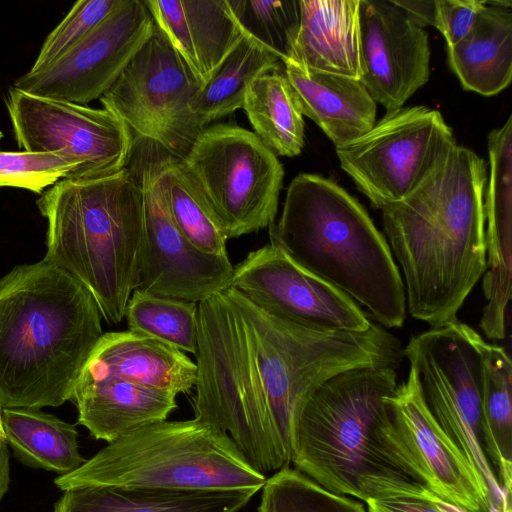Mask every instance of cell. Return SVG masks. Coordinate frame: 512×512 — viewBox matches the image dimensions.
<instances>
[{
    "label": "cell",
    "mask_w": 512,
    "mask_h": 512,
    "mask_svg": "<svg viewBox=\"0 0 512 512\" xmlns=\"http://www.w3.org/2000/svg\"><path fill=\"white\" fill-rule=\"evenodd\" d=\"M195 357V418L226 433L265 475L291 463L294 418L321 384L352 368L397 369L404 354L379 324L364 332L312 330L229 287L198 303Z\"/></svg>",
    "instance_id": "obj_1"
},
{
    "label": "cell",
    "mask_w": 512,
    "mask_h": 512,
    "mask_svg": "<svg viewBox=\"0 0 512 512\" xmlns=\"http://www.w3.org/2000/svg\"><path fill=\"white\" fill-rule=\"evenodd\" d=\"M486 179L484 160L456 144L410 194L381 210L407 309L431 328L457 319L485 272Z\"/></svg>",
    "instance_id": "obj_2"
},
{
    "label": "cell",
    "mask_w": 512,
    "mask_h": 512,
    "mask_svg": "<svg viewBox=\"0 0 512 512\" xmlns=\"http://www.w3.org/2000/svg\"><path fill=\"white\" fill-rule=\"evenodd\" d=\"M91 293L42 259L0 278V406L40 409L70 401L102 336Z\"/></svg>",
    "instance_id": "obj_3"
},
{
    "label": "cell",
    "mask_w": 512,
    "mask_h": 512,
    "mask_svg": "<svg viewBox=\"0 0 512 512\" xmlns=\"http://www.w3.org/2000/svg\"><path fill=\"white\" fill-rule=\"evenodd\" d=\"M397 386L391 366L352 368L321 384L293 421L297 470L329 491L363 501L384 484L425 485L386 402Z\"/></svg>",
    "instance_id": "obj_4"
},
{
    "label": "cell",
    "mask_w": 512,
    "mask_h": 512,
    "mask_svg": "<svg viewBox=\"0 0 512 512\" xmlns=\"http://www.w3.org/2000/svg\"><path fill=\"white\" fill-rule=\"evenodd\" d=\"M270 244L365 306L382 327L407 316L405 286L384 235L364 207L333 181L301 173L290 183Z\"/></svg>",
    "instance_id": "obj_5"
},
{
    "label": "cell",
    "mask_w": 512,
    "mask_h": 512,
    "mask_svg": "<svg viewBox=\"0 0 512 512\" xmlns=\"http://www.w3.org/2000/svg\"><path fill=\"white\" fill-rule=\"evenodd\" d=\"M37 206L48 223L43 259L79 281L108 324H119L137 287L143 244L136 174L126 167L100 178H63Z\"/></svg>",
    "instance_id": "obj_6"
},
{
    "label": "cell",
    "mask_w": 512,
    "mask_h": 512,
    "mask_svg": "<svg viewBox=\"0 0 512 512\" xmlns=\"http://www.w3.org/2000/svg\"><path fill=\"white\" fill-rule=\"evenodd\" d=\"M266 479L226 433L194 418L164 420L129 431L54 483L62 491L123 486L257 493Z\"/></svg>",
    "instance_id": "obj_7"
},
{
    "label": "cell",
    "mask_w": 512,
    "mask_h": 512,
    "mask_svg": "<svg viewBox=\"0 0 512 512\" xmlns=\"http://www.w3.org/2000/svg\"><path fill=\"white\" fill-rule=\"evenodd\" d=\"M479 337L455 319L412 336L403 354L418 375L427 408L486 493L490 512H503L511 506V496L501 488L482 442Z\"/></svg>",
    "instance_id": "obj_8"
},
{
    "label": "cell",
    "mask_w": 512,
    "mask_h": 512,
    "mask_svg": "<svg viewBox=\"0 0 512 512\" xmlns=\"http://www.w3.org/2000/svg\"><path fill=\"white\" fill-rule=\"evenodd\" d=\"M180 162L227 239L275 222L284 169L254 132L208 126Z\"/></svg>",
    "instance_id": "obj_9"
},
{
    "label": "cell",
    "mask_w": 512,
    "mask_h": 512,
    "mask_svg": "<svg viewBox=\"0 0 512 512\" xmlns=\"http://www.w3.org/2000/svg\"><path fill=\"white\" fill-rule=\"evenodd\" d=\"M202 82L154 23L151 35L99 98L129 129L134 148L182 159L200 131L190 102Z\"/></svg>",
    "instance_id": "obj_10"
},
{
    "label": "cell",
    "mask_w": 512,
    "mask_h": 512,
    "mask_svg": "<svg viewBox=\"0 0 512 512\" xmlns=\"http://www.w3.org/2000/svg\"><path fill=\"white\" fill-rule=\"evenodd\" d=\"M456 145L437 110L425 106L387 112L353 141L336 147L342 169L382 210L410 194Z\"/></svg>",
    "instance_id": "obj_11"
},
{
    "label": "cell",
    "mask_w": 512,
    "mask_h": 512,
    "mask_svg": "<svg viewBox=\"0 0 512 512\" xmlns=\"http://www.w3.org/2000/svg\"><path fill=\"white\" fill-rule=\"evenodd\" d=\"M6 107L19 148L62 155L76 165L67 179H92L125 169L134 152L126 125L113 113L32 95L12 87Z\"/></svg>",
    "instance_id": "obj_12"
},
{
    "label": "cell",
    "mask_w": 512,
    "mask_h": 512,
    "mask_svg": "<svg viewBox=\"0 0 512 512\" xmlns=\"http://www.w3.org/2000/svg\"><path fill=\"white\" fill-rule=\"evenodd\" d=\"M146 152L137 176L144 230L135 290L200 303L230 287L234 266L228 256L199 251L182 234L167 205L157 156Z\"/></svg>",
    "instance_id": "obj_13"
},
{
    "label": "cell",
    "mask_w": 512,
    "mask_h": 512,
    "mask_svg": "<svg viewBox=\"0 0 512 512\" xmlns=\"http://www.w3.org/2000/svg\"><path fill=\"white\" fill-rule=\"evenodd\" d=\"M230 287L265 312L304 328L364 332L374 323L351 297L270 243L234 266Z\"/></svg>",
    "instance_id": "obj_14"
},
{
    "label": "cell",
    "mask_w": 512,
    "mask_h": 512,
    "mask_svg": "<svg viewBox=\"0 0 512 512\" xmlns=\"http://www.w3.org/2000/svg\"><path fill=\"white\" fill-rule=\"evenodd\" d=\"M153 28L144 1L121 0L71 50L42 70L28 71L14 87L32 95L86 105L111 87Z\"/></svg>",
    "instance_id": "obj_15"
},
{
    "label": "cell",
    "mask_w": 512,
    "mask_h": 512,
    "mask_svg": "<svg viewBox=\"0 0 512 512\" xmlns=\"http://www.w3.org/2000/svg\"><path fill=\"white\" fill-rule=\"evenodd\" d=\"M359 18V81L387 112L401 108L429 79L428 35L392 0H360Z\"/></svg>",
    "instance_id": "obj_16"
},
{
    "label": "cell",
    "mask_w": 512,
    "mask_h": 512,
    "mask_svg": "<svg viewBox=\"0 0 512 512\" xmlns=\"http://www.w3.org/2000/svg\"><path fill=\"white\" fill-rule=\"evenodd\" d=\"M386 402L426 487L466 512H490L486 493L471 466L427 408L413 368Z\"/></svg>",
    "instance_id": "obj_17"
},
{
    "label": "cell",
    "mask_w": 512,
    "mask_h": 512,
    "mask_svg": "<svg viewBox=\"0 0 512 512\" xmlns=\"http://www.w3.org/2000/svg\"><path fill=\"white\" fill-rule=\"evenodd\" d=\"M155 25L204 84L245 35L227 0H144Z\"/></svg>",
    "instance_id": "obj_18"
},
{
    "label": "cell",
    "mask_w": 512,
    "mask_h": 512,
    "mask_svg": "<svg viewBox=\"0 0 512 512\" xmlns=\"http://www.w3.org/2000/svg\"><path fill=\"white\" fill-rule=\"evenodd\" d=\"M197 373L196 363L185 352L127 330L103 333L80 375L117 378L177 396L195 388Z\"/></svg>",
    "instance_id": "obj_19"
},
{
    "label": "cell",
    "mask_w": 512,
    "mask_h": 512,
    "mask_svg": "<svg viewBox=\"0 0 512 512\" xmlns=\"http://www.w3.org/2000/svg\"><path fill=\"white\" fill-rule=\"evenodd\" d=\"M359 4L360 0H299V28L288 60L360 80L364 68Z\"/></svg>",
    "instance_id": "obj_20"
},
{
    "label": "cell",
    "mask_w": 512,
    "mask_h": 512,
    "mask_svg": "<svg viewBox=\"0 0 512 512\" xmlns=\"http://www.w3.org/2000/svg\"><path fill=\"white\" fill-rule=\"evenodd\" d=\"M70 401L78 423L108 443L146 424L167 420L176 395L112 377H78Z\"/></svg>",
    "instance_id": "obj_21"
},
{
    "label": "cell",
    "mask_w": 512,
    "mask_h": 512,
    "mask_svg": "<svg viewBox=\"0 0 512 512\" xmlns=\"http://www.w3.org/2000/svg\"><path fill=\"white\" fill-rule=\"evenodd\" d=\"M283 64L303 116L312 119L336 147L353 141L376 123V102L359 80L308 69L291 60Z\"/></svg>",
    "instance_id": "obj_22"
},
{
    "label": "cell",
    "mask_w": 512,
    "mask_h": 512,
    "mask_svg": "<svg viewBox=\"0 0 512 512\" xmlns=\"http://www.w3.org/2000/svg\"><path fill=\"white\" fill-rule=\"evenodd\" d=\"M252 490L82 486L64 490L54 512H238Z\"/></svg>",
    "instance_id": "obj_23"
},
{
    "label": "cell",
    "mask_w": 512,
    "mask_h": 512,
    "mask_svg": "<svg viewBox=\"0 0 512 512\" xmlns=\"http://www.w3.org/2000/svg\"><path fill=\"white\" fill-rule=\"evenodd\" d=\"M447 49L450 68L464 89L498 94L512 77L511 8L484 1L469 33Z\"/></svg>",
    "instance_id": "obj_24"
},
{
    "label": "cell",
    "mask_w": 512,
    "mask_h": 512,
    "mask_svg": "<svg viewBox=\"0 0 512 512\" xmlns=\"http://www.w3.org/2000/svg\"><path fill=\"white\" fill-rule=\"evenodd\" d=\"M482 364L481 433L487 458L498 470V482L511 496L512 489V362L501 346L480 335Z\"/></svg>",
    "instance_id": "obj_25"
},
{
    "label": "cell",
    "mask_w": 512,
    "mask_h": 512,
    "mask_svg": "<svg viewBox=\"0 0 512 512\" xmlns=\"http://www.w3.org/2000/svg\"><path fill=\"white\" fill-rule=\"evenodd\" d=\"M1 415L6 442L24 464L61 476L86 461L74 425L40 409L2 408Z\"/></svg>",
    "instance_id": "obj_26"
},
{
    "label": "cell",
    "mask_w": 512,
    "mask_h": 512,
    "mask_svg": "<svg viewBox=\"0 0 512 512\" xmlns=\"http://www.w3.org/2000/svg\"><path fill=\"white\" fill-rule=\"evenodd\" d=\"M280 63L275 54L245 32L190 102L197 129L201 132L213 121L241 109L250 84L262 74L279 71Z\"/></svg>",
    "instance_id": "obj_27"
},
{
    "label": "cell",
    "mask_w": 512,
    "mask_h": 512,
    "mask_svg": "<svg viewBox=\"0 0 512 512\" xmlns=\"http://www.w3.org/2000/svg\"><path fill=\"white\" fill-rule=\"evenodd\" d=\"M242 109L257 137L276 156L295 157L304 147L302 110L284 73L272 71L248 87Z\"/></svg>",
    "instance_id": "obj_28"
},
{
    "label": "cell",
    "mask_w": 512,
    "mask_h": 512,
    "mask_svg": "<svg viewBox=\"0 0 512 512\" xmlns=\"http://www.w3.org/2000/svg\"><path fill=\"white\" fill-rule=\"evenodd\" d=\"M162 187L170 214L186 239L199 251L228 256L227 237L212 218L179 159L157 154Z\"/></svg>",
    "instance_id": "obj_29"
},
{
    "label": "cell",
    "mask_w": 512,
    "mask_h": 512,
    "mask_svg": "<svg viewBox=\"0 0 512 512\" xmlns=\"http://www.w3.org/2000/svg\"><path fill=\"white\" fill-rule=\"evenodd\" d=\"M124 318L128 330L155 337L185 353L195 355L197 351L198 303L134 290Z\"/></svg>",
    "instance_id": "obj_30"
},
{
    "label": "cell",
    "mask_w": 512,
    "mask_h": 512,
    "mask_svg": "<svg viewBox=\"0 0 512 512\" xmlns=\"http://www.w3.org/2000/svg\"><path fill=\"white\" fill-rule=\"evenodd\" d=\"M258 512H367L363 504L336 494L297 469L277 470L262 487Z\"/></svg>",
    "instance_id": "obj_31"
},
{
    "label": "cell",
    "mask_w": 512,
    "mask_h": 512,
    "mask_svg": "<svg viewBox=\"0 0 512 512\" xmlns=\"http://www.w3.org/2000/svg\"><path fill=\"white\" fill-rule=\"evenodd\" d=\"M242 29L282 63L289 59L300 22L299 0H227Z\"/></svg>",
    "instance_id": "obj_32"
},
{
    "label": "cell",
    "mask_w": 512,
    "mask_h": 512,
    "mask_svg": "<svg viewBox=\"0 0 512 512\" xmlns=\"http://www.w3.org/2000/svg\"><path fill=\"white\" fill-rule=\"evenodd\" d=\"M121 0H79L46 37L29 72L53 64L104 21Z\"/></svg>",
    "instance_id": "obj_33"
},
{
    "label": "cell",
    "mask_w": 512,
    "mask_h": 512,
    "mask_svg": "<svg viewBox=\"0 0 512 512\" xmlns=\"http://www.w3.org/2000/svg\"><path fill=\"white\" fill-rule=\"evenodd\" d=\"M76 165L66 157L49 152L0 151V187H18L42 194L67 178Z\"/></svg>",
    "instance_id": "obj_34"
},
{
    "label": "cell",
    "mask_w": 512,
    "mask_h": 512,
    "mask_svg": "<svg viewBox=\"0 0 512 512\" xmlns=\"http://www.w3.org/2000/svg\"><path fill=\"white\" fill-rule=\"evenodd\" d=\"M365 502L368 512H466L441 499L425 485L413 482L377 488Z\"/></svg>",
    "instance_id": "obj_35"
},
{
    "label": "cell",
    "mask_w": 512,
    "mask_h": 512,
    "mask_svg": "<svg viewBox=\"0 0 512 512\" xmlns=\"http://www.w3.org/2000/svg\"><path fill=\"white\" fill-rule=\"evenodd\" d=\"M483 7L480 0H435L434 27L443 34L447 47L469 33Z\"/></svg>",
    "instance_id": "obj_36"
},
{
    "label": "cell",
    "mask_w": 512,
    "mask_h": 512,
    "mask_svg": "<svg viewBox=\"0 0 512 512\" xmlns=\"http://www.w3.org/2000/svg\"><path fill=\"white\" fill-rule=\"evenodd\" d=\"M418 26H435V0H392Z\"/></svg>",
    "instance_id": "obj_37"
},
{
    "label": "cell",
    "mask_w": 512,
    "mask_h": 512,
    "mask_svg": "<svg viewBox=\"0 0 512 512\" xmlns=\"http://www.w3.org/2000/svg\"><path fill=\"white\" fill-rule=\"evenodd\" d=\"M9 469V452L6 439H3L0 441V502L9 487Z\"/></svg>",
    "instance_id": "obj_38"
},
{
    "label": "cell",
    "mask_w": 512,
    "mask_h": 512,
    "mask_svg": "<svg viewBox=\"0 0 512 512\" xmlns=\"http://www.w3.org/2000/svg\"><path fill=\"white\" fill-rule=\"evenodd\" d=\"M1 412H2V408L0 406V441L3 440V439H6L5 438V433H4V428H3V423H2V415H1Z\"/></svg>",
    "instance_id": "obj_39"
},
{
    "label": "cell",
    "mask_w": 512,
    "mask_h": 512,
    "mask_svg": "<svg viewBox=\"0 0 512 512\" xmlns=\"http://www.w3.org/2000/svg\"><path fill=\"white\" fill-rule=\"evenodd\" d=\"M503 512H512L511 506L505 509Z\"/></svg>",
    "instance_id": "obj_40"
},
{
    "label": "cell",
    "mask_w": 512,
    "mask_h": 512,
    "mask_svg": "<svg viewBox=\"0 0 512 512\" xmlns=\"http://www.w3.org/2000/svg\"><path fill=\"white\" fill-rule=\"evenodd\" d=\"M2 138H3V133L0 131V143H1Z\"/></svg>",
    "instance_id": "obj_41"
}]
</instances>
